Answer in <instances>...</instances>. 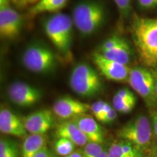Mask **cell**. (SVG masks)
Instances as JSON below:
<instances>
[{
  "instance_id": "8d00e7d4",
  "label": "cell",
  "mask_w": 157,
  "mask_h": 157,
  "mask_svg": "<svg viewBox=\"0 0 157 157\" xmlns=\"http://www.w3.org/2000/svg\"><path fill=\"white\" fill-rule=\"evenodd\" d=\"M146 157H157V150L153 151H151V153Z\"/></svg>"
},
{
  "instance_id": "f546056e",
  "label": "cell",
  "mask_w": 157,
  "mask_h": 157,
  "mask_svg": "<svg viewBox=\"0 0 157 157\" xmlns=\"http://www.w3.org/2000/svg\"><path fill=\"white\" fill-rule=\"evenodd\" d=\"M151 121L153 132L155 135V137L157 140V109H155L151 114Z\"/></svg>"
},
{
  "instance_id": "603a6c76",
  "label": "cell",
  "mask_w": 157,
  "mask_h": 157,
  "mask_svg": "<svg viewBox=\"0 0 157 157\" xmlns=\"http://www.w3.org/2000/svg\"><path fill=\"white\" fill-rule=\"evenodd\" d=\"M16 143L10 140L9 139L1 138L0 140V157H7Z\"/></svg>"
},
{
  "instance_id": "ba28073f",
  "label": "cell",
  "mask_w": 157,
  "mask_h": 157,
  "mask_svg": "<svg viewBox=\"0 0 157 157\" xmlns=\"http://www.w3.org/2000/svg\"><path fill=\"white\" fill-rule=\"evenodd\" d=\"M10 2V0H0V34L2 38L13 39L21 32L22 20Z\"/></svg>"
},
{
  "instance_id": "8992f818",
  "label": "cell",
  "mask_w": 157,
  "mask_h": 157,
  "mask_svg": "<svg viewBox=\"0 0 157 157\" xmlns=\"http://www.w3.org/2000/svg\"><path fill=\"white\" fill-rule=\"evenodd\" d=\"M23 66L36 74L50 73L56 65V57L48 47L32 44L25 49L22 56Z\"/></svg>"
},
{
  "instance_id": "f1b7e54d",
  "label": "cell",
  "mask_w": 157,
  "mask_h": 157,
  "mask_svg": "<svg viewBox=\"0 0 157 157\" xmlns=\"http://www.w3.org/2000/svg\"><path fill=\"white\" fill-rule=\"evenodd\" d=\"M117 118V111H116L114 108H112L111 111L107 113L104 117L103 123L104 124H110L115 121V119Z\"/></svg>"
},
{
  "instance_id": "4316f807",
  "label": "cell",
  "mask_w": 157,
  "mask_h": 157,
  "mask_svg": "<svg viewBox=\"0 0 157 157\" xmlns=\"http://www.w3.org/2000/svg\"><path fill=\"white\" fill-rule=\"evenodd\" d=\"M122 39V37L118 36H113L110 37V38L106 39V40L102 44V45L99 48V51L106 50H109V49H111L114 46H116L117 44H119Z\"/></svg>"
},
{
  "instance_id": "8fae6325",
  "label": "cell",
  "mask_w": 157,
  "mask_h": 157,
  "mask_svg": "<svg viewBox=\"0 0 157 157\" xmlns=\"http://www.w3.org/2000/svg\"><path fill=\"white\" fill-rule=\"evenodd\" d=\"M91 110V105L74 99L69 96L58 98L52 105V112L63 119H72L87 113Z\"/></svg>"
},
{
  "instance_id": "f35d334b",
  "label": "cell",
  "mask_w": 157,
  "mask_h": 157,
  "mask_svg": "<svg viewBox=\"0 0 157 157\" xmlns=\"http://www.w3.org/2000/svg\"><path fill=\"white\" fill-rule=\"evenodd\" d=\"M53 157H56V156H53Z\"/></svg>"
},
{
  "instance_id": "ab89813d",
  "label": "cell",
  "mask_w": 157,
  "mask_h": 157,
  "mask_svg": "<svg viewBox=\"0 0 157 157\" xmlns=\"http://www.w3.org/2000/svg\"></svg>"
},
{
  "instance_id": "484cf974",
  "label": "cell",
  "mask_w": 157,
  "mask_h": 157,
  "mask_svg": "<svg viewBox=\"0 0 157 157\" xmlns=\"http://www.w3.org/2000/svg\"><path fill=\"white\" fill-rule=\"evenodd\" d=\"M118 10L124 16L127 17L131 10V0H113Z\"/></svg>"
},
{
  "instance_id": "d4e9b609",
  "label": "cell",
  "mask_w": 157,
  "mask_h": 157,
  "mask_svg": "<svg viewBox=\"0 0 157 157\" xmlns=\"http://www.w3.org/2000/svg\"><path fill=\"white\" fill-rule=\"evenodd\" d=\"M108 150L109 157H131L123 151L121 142L113 143Z\"/></svg>"
},
{
  "instance_id": "9a60e30c",
  "label": "cell",
  "mask_w": 157,
  "mask_h": 157,
  "mask_svg": "<svg viewBox=\"0 0 157 157\" xmlns=\"http://www.w3.org/2000/svg\"><path fill=\"white\" fill-rule=\"evenodd\" d=\"M56 133L58 137L67 138L77 146H84L89 142L87 136L71 119L59 124L57 126Z\"/></svg>"
},
{
  "instance_id": "52a82bcc",
  "label": "cell",
  "mask_w": 157,
  "mask_h": 157,
  "mask_svg": "<svg viewBox=\"0 0 157 157\" xmlns=\"http://www.w3.org/2000/svg\"><path fill=\"white\" fill-rule=\"evenodd\" d=\"M127 82L144 100L148 106L157 107L154 77L151 69L143 66L131 68Z\"/></svg>"
},
{
  "instance_id": "30bf717a",
  "label": "cell",
  "mask_w": 157,
  "mask_h": 157,
  "mask_svg": "<svg viewBox=\"0 0 157 157\" xmlns=\"http://www.w3.org/2000/svg\"><path fill=\"white\" fill-rule=\"evenodd\" d=\"M7 94L11 101L21 107L32 106L42 98L40 90L23 82L12 83Z\"/></svg>"
},
{
  "instance_id": "ac0fdd59",
  "label": "cell",
  "mask_w": 157,
  "mask_h": 157,
  "mask_svg": "<svg viewBox=\"0 0 157 157\" xmlns=\"http://www.w3.org/2000/svg\"><path fill=\"white\" fill-rule=\"evenodd\" d=\"M68 0H39L29 10L31 16L45 13H57L64 8Z\"/></svg>"
},
{
  "instance_id": "cb8c5ba5",
  "label": "cell",
  "mask_w": 157,
  "mask_h": 157,
  "mask_svg": "<svg viewBox=\"0 0 157 157\" xmlns=\"http://www.w3.org/2000/svg\"><path fill=\"white\" fill-rule=\"evenodd\" d=\"M105 103H106L105 102L99 101L95 102L91 105V110L90 111L93 113L94 117L100 121H102V116H103V109Z\"/></svg>"
},
{
  "instance_id": "83f0119b",
  "label": "cell",
  "mask_w": 157,
  "mask_h": 157,
  "mask_svg": "<svg viewBox=\"0 0 157 157\" xmlns=\"http://www.w3.org/2000/svg\"><path fill=\"white\" fill-rule=\"evenodd\" d=\"M137 3L143 10H152L157 7V0H137Z\"/></svg>"
},
{
  "instance_id": "7c38bea8",
  "label": "cell",
  "mask_w": 157,
  "mask_h": 157,
  "mask_svg": "<svg viewBox=\"0 0 157 157\" xmlns=\"http://www.w3.org/2000/svg\"><path fill=\"white\" fill-rule=\"evenodd\" d=\"M22 120L28 132L45 135L53 126V113L49 109H41L25 116Z\"/></svg>"
},
{
  "instance_id": "e0dca14e",
  "label": "cell",
  "mask_w": 157,
  "mask_h": 157,
  "mask_svg": "<svg viewBox=\"0 0 157 157\" xmlns=\"http://www.w3.org/2000/svg\"><path fill=\"white\" fill-rule=\"evenodd\" d=\"M47 137L45 135L31 134L23 140L21 147V157H34L39 151L47 147Z\"/></svg>"
},
{
  "instance_id": "9c48e42d",
  "label": "cell",
  "mask_w": 157,
  "mask_h": 157,
  "mask_svg": "<svg viewBox=\"0 0 157 157\" xmlns=\"http://www.w3.org/2000/svg\"><path fill=\"white\" fill-rule=\"evenodd\" d=\"M92 59L100 74L106 79L114 82H127L131 70L128 65L110 60L98 51L94 52Z\"/></svg>"
},
{
  "instance_id": "d6a6232c",
  "label": "cell",
  "mask_w": 157,
  "mask_h": 157,
  "mask_svg": "<svg viewBox=\"0 0 157 157\" xmlns=\"http://www.w3.org/2000/svg\"><path fill=\"white\" fill-rule=\"evenodd\" d=\"M151 71L152 72L153 77H154V88H155V94H156V98L157 101V66L154 68H150Z\"/></svg>"
},
{
  "instance_id": "e575fe53",
  "label": "cell",
  "mask_w": 157,
  "mask_h": 157,
  "mask_svg": "<svg viewBox=\"0 0 157 157\" xmlns=\"http://www.w3.org/2000/svg\"><path fill=\"white\" fill-rule=\"evenodd\" d=\"M63 157H83V155H82V152L81 151H74L70 155L65 156Z\"/></svg>"
},
{
  "instance_id": "4dcf8cb0",
  "label": "cell",
  "mask_w": 157,
  "mask_h": 157,
  "mask_svg": "<svg viewBox=\"0 0 157 157\" xmlns=\"http://www.w3.org/2000/svg\"><path fill=\"white\" fill-rule=\"evenodd\" d=\"M54 155L48 150L47 147H45L40 151H39L37 154L35 155L34 157H53Z\"/></svg>"
},
{
  "instance_id": "5bb4252c",
  "label": "cell",
  "mask_w": 157,
  "mask_h": 157,
  "mask_svg": "<svg viewBox=\"0 0 157 157\" xmlns=\"http://www.w3.org/2000/svg\"><path fill=\"white\" fill-rule=\"evenodd\" d=\"M71 119L78 125L82 132L87 136L89 142L103 143L105 137L103 129L91 116L84 113Z\"/></svg>"
},
{
  "instance_id": "d590c367",
  "label": "cell",
  "mask_w": 157,
  "mask_h": 157,
  "mask_svg": "<svg viewBox=\"0 0 157 157\" xmlns=\"http://www.w3.org/2000/svg\"><path fill=\"white\" fill-rule=\"evenodd\" d=\"M98 157H109V150H107V149L104 148V150L103 151V152H102L101 154H100Z\"/></svg>"
},
{
  "instance_id": "7402d4cb",
  "label": "cell",
  "mask_w": 157,
  "mask_h": 157,
  "mask_svg": "<svg viewBox=\"0 0 157 157\" xmlns=\"http://www.w3.org/2000/svg\"><path fill=\"white\" fill-rule=\"evenodd\" d=\"M136 101H118L113 102V105L117 112L121 113H128L134 109Z\"/></svg>"
},
{
  "instance_id": "74e56055",
  "label": "cell",
  "mask_w": 157,
  "mask_h": 157,
  "mask_svg": "<svg viewBox=\"0 0 157 157\" xmlns=\"http://www.w3.org/2000/svg\"><path fill=\"white\" fill-rule=\"evenodd\" d=\"M27 1H28L29 5H34L37 2H39V0H27Z\"/></svg>"
},
{
  "instance_id": "6da1fadb",
  "label": "cell",
  "mask_w": 157,
  "mask_h": 157,
  "mask_svg": "<svg viewBox=\"0 0 157 157\" xmlns=\"http://www.w3.org/2000/svg\"><path fill=\"white\" fill-rule=\"evenodd\" d=\"M132 36L140 61L147 68L157 66V17L135 16Z\"/></svg>"
},
{
  "instance_id": "1f68e13d",
  "label": "cell",
  "mask_w": 157,
  "mask_h": 157,
  "mask_svg": "<svg viewBox=\"0 0 157 157\" xmlns=\"http://www.w3.org/2000/svg\"><path fill=\"white\" fill-rule=\"evenodd\" d=\"M12 3L17 8H24L25 6L29 5L27 0H10Z\"/></svg>"
},
{
  "instance_id": "3957f363",
  "label": "cell",
  "mask_w": 157,
  "mask_h": 157,
  "mask_svg": "<svg viewBox=\"0 0 157 157\" xmlns=\"http://www.w3.org/2000/svg\"><path fill=\"white\" fill-rule=\"evenodd\" d=\"M105 10L97 1H84L73 10L72 20L76 29L83 36H90L101 27L105 21Z\"/></svg>"
},
{
  "instance_id": "4fadbf2b",
  "label": "cell",
  "mask_w": 157,
  "mask_h": 157,
  "mask_svg": "<svg viewBox=\"0 0 157 157\" xmlns=\"http://www.w3.org/2000/svg\"><path fill=\"white\" fill-rule=\"evenodd\" d=\"M0 130L4 134L25 138L27 135L22 119L7 109H1L0 111Z\"/></svg>"
},
{
  "instance_id": "836d02e7",
  "label": "cell",
  "mask_w": 157,
  "mask_h": 157,
  "mask_svg": "<svg viewBox=\"0 0 157 157\" xmlns=\"http://www.w3.org/2000/svg\"><path fill=\"white\" fill-rule=\"evenodd\" d=\"M7 157H21V151H19L17 143L15 145L14 148L11 151V152L7 155Z\"/></svg>"
},
{
  "instance_id": "2e32d148",
  "label": "cell",
  "mask_w": 157,
  "mask_h": 157,
  "mask_svg": "<svg viewBox=\"0 0 157 157\" xmlns=\"http://www.w3.org/2000/svg\"><path fill=\"white\" fill-rule=\"evenodd\" d=\"M98 52L110 60L125 65L129 63L132 57V52L130 45L124 38L119 44L111 49L101 51L98 50Z\"/></svg>"
},
{
  "instance_id": "ffe728a7",
  "label": "cell",
  "mask_w": 157,
  "mask_h": 157,
  "mask_svg": "<svg viewBox=\"0 0 157 157\" xmlns=\"http://www.w3.org/2000/svg\"><path fill=\"white\" fill-rule=\"evenodd\" d=\"M104 150L102 143L88 142L82 150L83 157H98Z\"/></svg>"
},
{
  "instance_id": "7a4b0ae2",
  "label": "cell",
  "mask_w": 157,
  "mask_h": 157,
  "mask_svg": "<svg viewBox=\"0 0 157 157\" xmlns=\"http://www.w3.org/2000/svg\"><path fill=\"white\" fill-rule=\"evenodd\" d=\"M73 20L64 13H56L45 21L44 29L47 36L62 56L71 55Z\"/></svg>"
},
{
  "instance_id": "d6986e66",
  "label": "cell",
  "mask_w": 157,
  "mask_h": 157,
  "mask_svg": "<svg viewBox=\"0 0 157 157\" xmlns=\"http://www.w3.org/2000/svg\"><path fill=\"white\" fill-rule=\"evenodd\" d=\"M76 145L65 137H58L54 143V148L56 152L62 156H68L74 152Z\"/></svg>"
},
{
  "instance_id": "5b68a950",
  "label": "cell",
  "mask_w": 157,
  "mask_h": 157,
  "mask_svg": "<svg viewBox=\"0 0 157 157\" xmlns=\"http://www.w3.org/2000/svg\"><path fill=\"white\" fill-rule=\"evenodd\" d=\"M153 133L151 121L146 116L139 115L121 127L117 135L122 140L143 150L150 146Z\"/></svg>"
},
{
  "instance_id": "277c9868",
  "label": "cell",
  "mask_w": 157,
  "mask_h": 157,
  "mask_svg": "<svg viewBox=\"0 0 157 157\" xmlns=\"http://www.w3.org/2000/svg\"><path fill=\"white\" fill-rule=\"evenodd\" d=\"M69 85L81 97L92 98L98 95L103 88L99 74L87 63L76 65L69 77Z\"/></svg>"
},
{
  "instance_id": "44dd1931",
  "label": "cell",
  "mask_w": 157,
  "mask_h": 157,
  "mask_svg": "<svg viewBox=\"0 0 157 157\" xmlns=\"http://www.w3.org/2000/svg\"><path fill=\"white\" fill-rule=\"evenodd\" d=\"M136 101V98L132 91L127 88L120 89L116 93L113 98V102L118 101Z\"/></svg>"
}]
</instances>
